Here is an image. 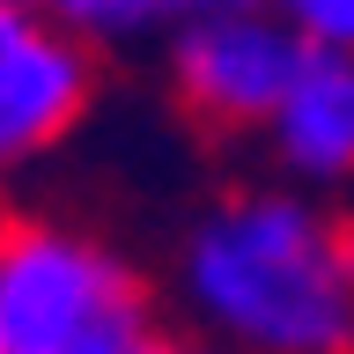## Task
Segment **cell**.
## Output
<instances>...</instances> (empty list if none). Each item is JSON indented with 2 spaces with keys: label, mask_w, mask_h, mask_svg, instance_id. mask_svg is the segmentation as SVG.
Returning a JSON list of instances; mask_svg holds the SVG:
<instances>
[{
  "label": "cell",
  "mask_w": 354,
  "mask_h": 354,
  "mask_svg": "<svg viewBox=\"0 0 354 354\" xmlns=\"http://www.w3.org/2000/svg\"><path fill=\"white\" fill-rule=\"evenodd\" d=\"M162 317L133 243L59 207L0 214V354H126Z\"/></svg>",
  "instance_id": "cell-2"
},
{
  "label": "cell",
  "mask_w": 354,
  "mask_h": 354,
  "mask_svg": "<svg viewBox=\"0 0 354 354\" xmlns=\"http://www.w3.org/2000/svg\"><path fill=\"white\" fill-rule=\"evenodd\" d=\"M104 96V44L52 0H0V192L82 140Z\"/></svg>",
  "instance_id": "cell-4"
},
{
  "label": "cell",
  "mask_w": 354,
  "mask_h": 354,
  "mask_svg": "<svg viewBox=\"0 0 354 354\" xmlns=\"http://www.w3.org/2000/svg\"><path fill=\"white\" fill-rule=\"evenodd\" d=\"M162 317L214 354H354V199L221 177L162 243Z\"/></svg>",
  "instance_id": "cell-1"
},
{
  "label": "cell",
  "mask_w": 354,
  "mask_h": 354,
  "mask_svg": "<svg viewBox=\"0 0 354 354\" xmlns=\"http://www.w3.org/2000/svg\"><path fill=\"white\" fill-rule=\"evenodd\" d=\"M303 52L310 37L273 0H243V8H214L185 22L155 59H162V96L185 133H199L207 148H259Z\"/></svg>",
  "instance_id": "cell-3"
},
{
  "label": "cell",
  "mask_w": 354,
  "mask_h": 354,
  "mask_svg": "<svg viewBox=\"0 0 354 354\" xmlns=\"http://www.w3.org/2000/svg\"><path fill=\"white\" fill-rule=\"evenodd\" d=\"M310 44H332V52H354V0H273Z\"/></svg>",
  "instance_id": "cell-7"
},
{
  "label": "cell",
  "mask_w": 354,
  "mask_h": 354,
  "mask_svg": "<svg viewBox=\"0 0 354 354\" xmlns=\"http://www.w3.org/2000/svg\"><path fill=\"white\" fill-rule=\"evenodd\" d=\"M88 44H104V52H133V44H162L185 30V22L214 15V8H243V0H52Z\"/></svg>",
  "instance_id": "cell-6"
},
{
  "label": "cell",
  "mask_w": 354,
  "mask_h": 354,
  "mask_svg": "<svg viewBox=\"0 0 354 354\" xmlns=\"http://www.w3.org/2000/svg\"><path fill=\"white\" fill-rule=\"evenodd\" d=\"M259 170L325 199H354V52L310 44L259 133Z\"/></svg>",
  "instance_id": "cell-5"
},
{
  "label": "cell",
  "mask_w": 354,
  "mask_h": 354,
  "mask_svg": "<svg viewBox=\"0 0 354 354\" xmlns=\"http://www.w3.org/2000/svg\"><path fill=\"white\" fill-rule=\"evenodd\" d=\"M126 354H214L207 339H192V332H177V325H155L140 347H126Z\"/></svg>",
  "instance_id": "cell-8"
}]
</instances>
